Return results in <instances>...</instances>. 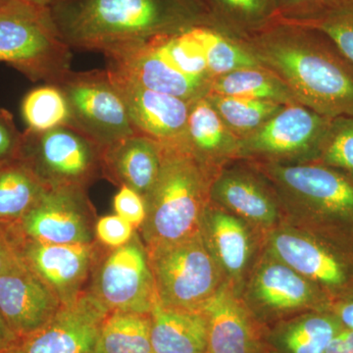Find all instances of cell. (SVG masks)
<instances>
[{
    "instance_id": "cell-22",
    "label": "cell",
    "mask_w": 353,
    "mask_h": 353,
    "mask_svg": "<svg viewBox=\"0 0 353 353\" xmlns=\"http://www.w3.org/2000/svg\"><path fill=\"white\" fill-rule=\"evenodd\" d=\"M161 161V143L143 134H132L103 148L102 174L145 199L157 182Z\"/></svg>"
},
{
    "instance_id": "cell-6",
    "label": "cell",
    "mask_w": 353,
    "mask_h": 353,
    "mask_svg": "<svg viewBox=\"0 0 353 353\" xmlns=\"http://www.w3.org/2000/svg\"><path fill=\"white\" fill-rule=\"evenodd\" d=\"M264 250L319 287L332 303L353 296V241L284 222L267 234Z\"/></svg>"
},
{
    "instance_id": "cell-9",
    "label": "cell",
    "mask_w": 353,
    "mask_h": 353,
    "mask_svg": "<svg viewBox=\"0 0 353 353\" xmlns=\"http://www.w3.org/2000/svg\"><path fill=\"white\" fill-rule=\"evenodd\" d=\"M331 121L301 104L285 105L259 129L240 139L238 160L267 164L316 162Z\"/></svg>"
},
{
    "instance_id": "cell-10",
    "label": "cell",
    "mask_w": 353,
    "mask_h": 353,
    "mask_svg": "<svg viewBox=\"0 0 353 353\" xmlns=\"http://www.w3.org/2000/svg\"><path fill=\"white\" fill-rule=\"evenodd\" d=\"M241 296L267 326L313 310H330L331 299L319 287L266 252L259 255Z\"/></svg>"
},
{
    "instance_id": "cell-30",
    "label": "cell",
    "mask_w": 353,
    "mask_h": 353,
    "mask_svg": "<svg viewBox=\"0 0 353 353\" xmlns=\"http://www.w3.org/2000/svg\"><path fill=\"white\" fill-rule=\"evenodd\" d=\"M150 330V313L110 312L102 324L95 353H153Z\"/></svg>"
},
{
    "instance_id": "cell-35",
    "label": "cell",
    "mask_w": 353,
    "mask_h": 353,
    "mask_svg": "<svg viewBox=\"0 0 353 353\" xmlns=\"http://www.w3.org/2000/svg\"><path fill=\"white\" fill-rule=\"evenodd\" d=\"M301 25L322 32L353 64V1L336 7L316 19Z\"/></svg>"
},
{
    "instance_id": "cell-27",
    "label": "cell",
    "mask_w": 353,
    "mask_h": 353,
    "mask_svg": "<svg viewBox=\"0 0 353 353\" xmlns=\"http://www.w3.org/2000/svg\"><path fill=\"white\" fill-rule=\"evenodd\" d=\"M209 94L271 101L283 105L301 104L289 87L262 65L236 70L213 79Z\"/></svg>"
},
{
    "instance_id": "cell-33",
    "label": "cell",
    "mask_w": 353,
    "mask_h": 353,
    "mask_svg": "<svg viewBox=\"0 0 353 353\" xmlns=\"http://www.w3.org/2000/svg\"><path fill=\"white\" fill-rule=\"evenodd\" d=\"M194 26V25H192ZM176 68L187 75L210 79L205 53L192 31V26L174 34L150 39Z\"/></svg>"
},
{
    "instance_id": "cell-5",
    "label": "cell",
    "mask_w": 353,
    "mask_h": 353,
    "mask_svg": "<svg viewBox=\"0 0 353 353\" xmlns=\"http://www.w3.org/2000/svg\"><path fill=\"white\" fill-rule=\"evenodd\" d=\"M71 50L50 6L31 0L0 2V62L32 82L54 85L71 70Z\"/></svg>"
},
{
    "instance_id": "cell-4",
    "label": "cell",
    "mask_w": 353,
    "mask_h": 353,
    "mask_svg": "<svg viewBox=\"0 0 353 353\" xmlns=\"http://www.w3.org/2000/svg\"><path fill=\"white\" fill-rule=\"evenodd\" d=\"M159 175L145 197L146 217L138 233L145 248L183 240L199 232L214 174L183 141L161 143Z\"/></svg>"
},
{
    "instance_id": "cell-7",
    "label": "cell",
    "mask_w": 353,
    "mask_h": 353,
    "mask_svg": "<svg viewBox=\"0 0 353 353\" xmlns=\"http://www.w3.org/2000/svg\"><path fill=\"white\" fill-rule=\"evenodd\" d=\"M145 250L162 305L201 310L226 283L201 232Z\"/></svg>"
},
{
    "instance_id": "cell-2",
    "label": "cell",
    "mask_w": 353,
    "mask_h": 353,
    "mask_svg": "<svg viewBox=\"0 0 353 353\" xmlns=\"http://www.w3.org/2000/svg\"><path fill=\"white\" fill-rule=\"evenodd\" d=\"M50 8L72 50L103 54L211 21L197 0H55Z\"/></svg>"
},
{
    "instance_id": "cell-31",
    "label": "cell",
    "mask_w": 353,
    "mask_h": 353,
    "mask_svg": "<svg viewBox=\"0 0 353 353\" xmlns=\"http://www.w3.org/2000/svg\"><path fill=\"white\" fill-rule=\"evenodd\" d=\"M206 99L239 139L250 136L285 105L275 102L208 94Z\"/></svg>"
},
{
    "instance_id": "cell-43",
    "label": "cell",
    "mask_w": 353,
    "mask_h": 353,
    "mask_svg": "<svg viewBox=\"0 0 353 353\" xmlns=\"http://www.w3.org/2000/svg\"><path fill=\"white\" fill-rule=\"evenodd\" d=\"M19 341V336L10 329L0 313V352H10Z\"/></svg>"
},
{
    "instance_id": "cell-23",
    "label": "cell",
    "mask_w": 353,
    "mask_h": 353,
    "mask_svg": "<svg viewBox=\"0 0 353 353\" xmlns=\"http://www.w3.org/2000/svg\"><path fill=\"white\" fill-rule=\"evenodd\" d=\"M183 143L197 161L214 175L238 160L240 139L226 126L206 97L190 106Z\"/></svg>"
},
{
    "instance_id": "cell-21",
    "label": "cell",
    "mask_w": 353,
    "mask_h": 353,
    "mask_svg": "<svg viewBox=\"0 0 353 353\" xmlns=\"http://www.w3.org/2000/svg\"><path fill=\"white\" fill-rule=\"evenodd\" d=\"M61 306L57 294L22 260L0 275V313L20 339L43 327Z\"/></svg>"
},
{
    "instance_id": "cell-26",
    "label": "cell",
    "mask_w": 353,
    "mask_h": 353,
    "mask_svg": "<svg viewBox=\"0 0 353 353\" xmlns=\"http://www.w3.org/2000/svg\"><path fill=\"white\" fill-rule=\"evenodd\" d=\"M48 188L19 158L0 163V227L19 222Z\"/></svg>"
},
{
    "instance_id": "cell-16",
    "label": "cell",
    "mask_w": 353,
    "mask_h": 353,
    "mask_svg": "<svg viewBox=\"0 0 353 353\" xmlns=\"http://www.w3.org/2000/svg\"><path fill=\"white\" fill-rule=\"evenodd\" d=\"M109 313L90 290H83L43 327L20 339L11 353H95Z\"/></svg>"
},
{
    "instance_id": "cell-13",
    "label": "cell",
    "mask_w": 353,
    "mask_h": 353,
    "mask_svg": "<svg viewBox=\"0 0 353 353\" xmlns=\"http://www.w3.org/2000/svg\"><path fill=\"white\" fill-rule=\"evenodd\" d=\"M90 292L109 312L150 314L158 299L148 254L138 231L131 241L114 248L99 263Z\"/></svg>"
},
{
    "instance_id": "cell-20",
    "label": "cell",
    "mask_w": 353,
    "mask_h": 353,
    "mask_svg": "<svg viewBox=\"0 0 353 353\" xmlns=\"http://www.w3.org/2000/svg\"><path fill=\"white\" fill-rule=\"evenodd\" d=\"M108 70L126 104L130 120L138 134L160 143L185 141L192 102L148 90Z\"/></svg>"
},
{
    "instance_id": "cell-1",
    "label": "cell",
    "mask_w": 353,
    "mask_h": 353,
    "mask_svg": "<svg viewBox=\"0 0 353 353\" xmlns=\"http://www.w3.org/2000/svg\"><path fill=\"white\" fill-rule=\"evenodd\" d=\"M240 39L301 105L332 119L353 116V64L322 32L279 20Z\"/></svg>"
},
{
    "instance_id": "cell-46",
    "label": "cell",
    "mask_w": 353,
    "mask_h": 353,
    "mask_svg": "<svg viewBox=\"0 0 353 353\" xmlns=\"http://www.w3.org/2000/svg\"><path fill=\"white\" fill-rule=\"evenodd\" d=\"M1 1H4V0H0V2H1Z\"/></svg>"
},
{
    "instance_id": "cell-45",
    "label": "cell",
    "mask_w": 353,
    "mask_h": 353,
    "mask_svg": "<svg viewBox=\"0 0 353 353\" xmlns=\"http://www.w3.org/2000/svg\"><path fill=\"white\" fill-rule=\"evenodd\" d=\"M0 353H11V350L10 352H0Z\"/></svg>"
},
{
    "instance_id": "cell-14",
    "label": "cell",
    "mask_w": 353,
    "mask_h": 353,
    "mask_svg": "<svg viewBox=\"0 0 353 353\" xmlns=\"http://www.w3.org/2000/svg\"><path fill=\"white\" fill-rule=\"evenodd\" d=\"M209 201L245 220L264 236L285 222L282 204L270 180L245 160L232 162L216 174Z\"/></svg>"
},
{
    "instance_id": "cell-18",
    "label": "cell",
    "mask_w": 353,
    "mask_h": 353,
    "mask_svg": "<svg viewBox=\"0 0 353 353\" xmlns=\"http://www.w3.org/2000/svg\"><path fill=\"white\" fill-rule=\"evenodd\" d=\"M108 68L141 87L194 102L210 92V79L183 73L150 41L129 44L105 53Z\"/></svg>"
},
{
    "instance_id": "cell-37",
    "label": "cell",
    "mask_w": 353,
    "mask_h": 353,
    "mask_svg": "<svg viewBox=\"0 0 353 353\" xmlns=\"http://www.w3.org/2000/svg\"><path fill=\"white\" fill-rule=\"evenodd\" d=\"M136 233L131 223L117 214L103 216L94 225L95 238L112 250L127 245Z\"/></svg>"
},
{
    "instance_id": "cell-28",
    "label": "cell",
    "mask_w": 353,
    "mask_h": 353,
    "mask_svg": "<svg viewBox=\"0 0 353 353\" xmlns=\"http://www.w3.org/2000/svg\"><path fill=\"white\" fill-rule=\"evenodd\" d=\"M209 19L239 37L256 34L279 21L275 0H197Z\"/></svg>"
},
{
    "instance_id": "cell-44",
    "label": "cell",
    "mask_w": 353,
    "mask_h": 353,
    "mask_svg": "<svg viewBox=\"0 0 353 353\" xmlns=\"http://www.w3.org/2000/svg\"><path fill=\"white\" fill-rule=\"evenodd\" d=\"M31 1L36 2V3L41 4L44 6H50L55 0H31Z\"/></svg>"
},
{
    "instance_id": "cell-32",
    "label": "cell",
    "mask_w": 353,
    "mask_h": 353,
    "mask_svg": "<svg viewBox=\"0 0 353 353\" xmlns=\"http://www.w3.org/2000/svg\"><path fill=\"white\" fill-rule=\"evenodd\" d=\"M23 119L29 131L43 132L70 124L71 114L66 97L50 83L30 90L21 105Z\"/></svg>"
},
{
    "instance_id": "cell-3",
    "label": "cell",
    "mask_w": 353,
    "mask_h": 353,
    "mask_svg": "<svg viewBox=\"0 0 353 353\" xmlns=\"http://www.w3.org/2000/svg\"><path fill=\"white\" fill-rule=\"evenodd\" d=\"M252 163L275 188L285 223L353 241V176L318 162Z\"/></svg>"
},
{
    "instance_id": "cell-17",
    "label": "cell",
    "mask_w": 353,
    "mask_h": 353,
    "mask_svg": "<svg viewBox=\"0 0 353 353\" xmlns=\"http://www.w3.org/2000/svg\"><path fill=\"white\" fill-rule=\"evenodd\" d=\"M201 310L208 322V353H273L270 328L248 308L233 285L224 283Z\"/></svg>"
},
{
    "instance_id": "cell-8",
    "label": "cell",
    "mask_w": 353,
    "mask_h": 353,
    "mask_svg": "<svg viewBox=\"0 0 353 353\" xmlns=\"http://www.w3.org/2000/svg\"><path fill=\"white\" fill-rule=\"evenodd\" d=\"M103 148L76 128L65 125L43 132H23L19 159L48 188L78 187L102 173Z\"/></svg>"
},
{
    "instance_id": "cell-36",
    "label": "cell",
    "mask_w": 353,
    "mask_h": 353,
    "mask_svg": "<svg viewBox=\"0 0 353 353\" xmlns=\"http://www.w3.org/2000/svg\"><path fill=\"white\" fill-rule=\"evenodd\" d=\"M353 0H275L279 20L303 23L314 20Z\"/></svg>"
},
{
    "instance_id": "cell-24",
    "label": "cell",
    "mask_w": 353,
    "mask_h": 353,
    "mask_svg": "<svg viewBox=\"0 0 353 353\" xmlns=\"http://www.w3.org/2000/svg\"><path fill=\"white\" fill-rule=\"evenodd\" d=\"M153 353H208V329L201 310L168 307L150 311Z\"/></svg>"
},
{
    "instance_id": "cell-41",
    "label": "cell",
    "mask_w": 353,
    "mask_h": 353,
    "mask_svg": "<svg viewBox=\"0 0 353 353\" xmlns=\"http://www.w3.org/2000/svg\"><path fill=\"white\" fill-rule=\"evenodd\" d=\"M325 353H353V330L343 327L334 336Z\"/></svg>"
},
{
    "instance_id": "cell-15",
    "label": "cell",
    "mask_w": 353,
    "mask_h": 353,
    "mask_svg": "<svg viewBox=\"0 0 353 353\" xmlns=\"http://www.w3.org/2000/svg\"><path fill=\"white\" fill-rule=\"evenodd\" d=\"M199 232L225 281L241 294L263 252L266 236L210 201L202 213Z\"/></svg>"
},
{
    "instance_id": "cell-38",
    "label": "cell",
    "mask_w": 353,
    "mask_h": 353,
    "mask_svg": "<svg viewBox=\"0 0 353 353\" xmlns=\"http://www.w3.org/2000/svg\"><path fill=\"white\" fill-rule=\"evenodd\" d=\"M113 208L116 214L131 223L137 231L141 229L146 217V205L143 196L131 188L122 185L114 196Z\"/></svg>"
},
{
    "instance_id": "cell-11",
    "label": "cell",
    "mask_w": 353,
    "mask_h": 353,
    "mask_svg": "<svg viewBox=\"0 0 353 353\" xmlns=\"http://www.w3.org/2000/svg\"><path fill=\"white\" fill-rule=\"evenodd\" d=\"M54 85L61 90L68 102L70 126L87 134L102 148L138 134L108 69L70 70Z\"/></svg>"
},
{
    "instance_id": "cell-40",
    "label": "cell",
    "mask_w": 353,
    "mask_h": 353,
    "mask_svg": "<svg viewBox=\"0 0 353 353\" xmlns=\"http://www.w3.org/2000/svg\"><path fill=\"white\" fill-rule=\"evenodd\" d=\"M17 252L6 230L0 227V275L19 261Z\"/></svg>"
},
{
    "instance_id": "cell-42",
    "label": "cell",
    "mask_w": 353,
    "mask_h": 353,
    "mask_svg": "<svg viewBox=\"0 0 353 353\" xmlns=\"http://www.w3.org/2000/svg\"><path fill=\"white\" fill-rule=\"evenodd\" d=\"M330 311L340 320L343 327L353 330V296L332 303Z\"/></svg>"
},
{
    "instance_id": "cell-34",
    "label": "cell",
    "mask_w": 353,
    "mask_h": 353,
    "mask_svg": "<svg viewBox=\"0 0 353 353\" xmlns=\"http://www.w3.org/2000/svg\"><path fill=\"white\" fill-rule=\"evenodd\" d=\"M316 162L353 176V116L332 119Z\"/></svg>"
},
{
    "instance_id": "cell-19",
    "label": "cell",
    "mask_w": 353,
    "mask_h": 353,
    "mask_svg": "<svg viewBox=\"0 0 353 353\" xmlns=\"http://www.w3.org/2000/svg\"><path fill=\"white\" fill-rule=\"evenodd\" d=\"M8 236L23 263L50 288L62 305L82 294L97 259L94 243L46 245Z\"/></svg>"
},
{
    "instance_id": "cell-39",
    "label": "cell",
    "mask_w": 353,
    "mask_h": 353,
    "mask_svg": "<svg viewBox=\"0 0 353 353\" xmlns=\"http://www.w3.org/2000/svg\"><path fill=\"white\" fill-rule=\"evenodd\" d=\"M23 132L14 122L12 114L0 108V163L19 158Z\"/></svg>"
},
{
    "instance_id": "cell-12",
    "label": "cell",
    "mask_w": 353,
    "mask_h": 353,
    "mask_svg": "<svg viewBox=\"0 0 353 353\" xmlns=\"http://www.w3.org/2000/svg\"><path fill=\"white\" fill-rule=\"evenodd\" d=\"M92 211L85 189L51 187L27 214L12 226L3 227L15 238L46 245L94 243Z\"/></svg>"
},
{
    "instance_id": "cell-25",
    "label": "cell",
    "mask_w": 353,
    "mask_h": 353,
    "mask_svg": "<svg viewBox=\"0 0 353 353\" xmlns=\"http://www.w3.org/2000/svg\"><path fill=\"white\" fill-rule=\"evenodd\" d=\"M273 353H325L341 329L330 310H313L281 320L269 327Z\"/></svg>"
},
{
    "instance_id": "cell-29",
    "label": "cell",
    "mask_w": 353,
    "mask_h": 353,
    "mask_svg": "<svg viewBox=\"0 0 353 353\" xmlns=\"http://www.w3.org/2000/svg\"><path fill=\"white\" fill-rule=\"evenodd\" d=\"M192 31L205 53L209 75L212 80L236 70L260 66L259 60L240 37L211 21L192 26Z\"/></svg>"
}]
</instances>
